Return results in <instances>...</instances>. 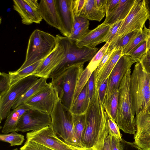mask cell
I'll use <instances>...</instances> for the list:
<instances>
[{"label":"cell","instance_id":"cell-22","mask_svg":"<svg viewBox=\"0 0 150 150\" xmlns=\"http://www.w3.org/2000/svg\"><path fill=\"white\" fill-rule=\"evenodd\" d=\"M30 109L24 104H22L11 111L6 117L2 132L6 134L16 131L18 122L23 114Z\"/></svg>","mask_w":150,"mask_h":150},{"label":"cell","instance_id":"cell-39","mask_svg":"<svg viewBox=\"0 0 150 150\" xmlns=\"http://www.w3.org/2000/svg\"><path fill=\"white\" fill-rule=\"evenodd\" d=\"M115 50V48L112 50H110L109 48L106 54L99 64L98 66L94 71L95 79L98 76L100 72L106 64Z\"/></svg>","mask_w":150,"mask_h":150},{"label":"cell","instance_id":"cell-1","mask_svg":"<svg viewBox=\"0 0 150 150\" xmlns=\"http://www.w3.org/2000/svg\"><path fill=\"white\" fill-rule=\"evenodd\" d=\"M85 117L82 144L83 148H91L94 146L98 137L107 129L103 104L96 87L85 113Z\"/></svg>","mask_w":150,"mask_h":150},{"label":"cell","instance_id":"cell-27","mask_svg":"<svg viewBox=\"0 0 150 150\" xmlns=\"http://www.w3.org/2000/svg\"><path fill=\"white\" fill-rule=\"evenodd\" d=\"M42 61L38 62L20 70L9 71L8 74L10 79V86L13 85L25 78L32 75Z\"/></svg>","mask_w":150,"mask_h":150},{"label":"cell","instance_id":"cell-47","mask_svg":"<svg viewBox=\"0 0 150 150\" xmlns=\"http://www.w3.org/2000/svg\"><path fill=\"white\" fill-rule=\"evenodd\" d=\"M88 83L89 97L91 99L93 95L94 88L95 75L94 71L93 72L89 79Z\"/></svg>","mask_w":150,"mask_h":150},{"label":"cell","instance_id":"cell-12","mask_svg":"<svg viewBox=\"0 0 150 150\" xmlns=\"http://www.w3.org/2000/svg\"><path fill=\"white\" fill-rule=\"evenodd\" d=\"M51 124L50 115L30 109L25 112L19 119L16 131L35 132L50 126Z\"/></svg>","mask_w":150,"mask_h":150},{"label":"cell","instance_id":"cell-7","mask_svg":"<svg viewBox=\"0 0 150 150\" xmlns=\"http://www.w3.org/2000/svg\"><path fill=\"white\" fill-rule=\"evenodd\" d=\"M50 115L51 126L57 136L67 144L74 146L73 114L60 99L56 103Z\"/></svg>","mask_w":150,"mask_h":150},{"label":"cell","instance_id":"cell-38","mask_svg":"<svg viewBox=\"0 0 150 150\" xmlns=\"http://www.w3.org/2000/svg\"><path fill=\"white\" fill-rule=\"evenodd\" d=\"M20 150H53L37 142L26 140Z\"/></svg>","mask_w":150,"mask_h":150},{"label":"cell","instance_id":"cell-9","mask_svg":"<svg viewBox=\"0 0 150 150\" xmlns=\"http://www.w3.org/2000/svg\"><path fill=\"white\" fill-rule=\"evenodd\" d=\"M34 75L25 78L11 86L8 91L0 98V121L7 117L16 102L38 79Z\"/></svg>","mask_w":150,"mask_h":150},{"label":"cell","instance_id":"cell-53","mask_svg":"<svg viewBox=\"0 0 150 150\" xmlns=\"http://www.w3.org/2000/svg\"><path fill=\"white\" fill-rule=\"evenodd\" d=\"M12 150H18V149L17 148H16V149H13Z\"/></svg>","mask_w":150,"mask_h":150},{"label":"cell","instance_id":"cell-14","mask_svg":"<svg viewBox=\"0 0 150 150\" xmlns=\"http://www.w3.org/2000/svg\"><path fill=\"white\" fill-rule=\"evenodd\" d=\"M134 143L144 150H150V107L136 115Z\"/></svg>","mask_w":150,"mask_h":150},{"label":"cell","instance_id":"cell-44","mask_svg":"<svg viewBox=\"0 0 150 150\" xmlns=\"http://www.w3.org/2000/svg\"><path fill=\"white\" fill-rule=\"evenodd\" d=\"M88 22H89V20L84 17L80 16H75L73 31Z\"/></svg>","mask_w":150,"mask_h":150},{"label":"cell","instance_id":"cell-32","mask_svg":"<svg viewBox=\"0 0 150 150\" xmlns=\"http://www.w3.org/2000/svg\"><path fill=\"white\" fill-rule=\"evenodd\" d=\"M103 110L105 122L109 134L111 136L116 137L122 140V135L115 121L103 109Z\"/></svg>","mask_w":150,"mask_h":150},{"label":"cell","instance_id":"cell-29","mask_svg":"<svg viewBox=\"0 0 150 150\" xmlns=\"http://www.w3.org/2000/svg\"><path fill=\"white\" fill-rule=\"evenodd\" d=\"M118 101L117 91L112 94L109 99L104 100L103 105V109L115 121L117 115Z\"/></svg>","mask_w":150,"mask_h":150},{"label":"cell","instance_id":"cell-30","mask_svg":"<svg viewBox=\"0 0 150 150\" xmlns=\"http://www.w3.org/2000/svg\"><path fill=\"white\" fill-rule=\"evenodd\" d=\"M140 31H141L135 30L113 40L110 44L109 49L112 50L115 48V50L118 49H122L123 50Z\"/></svg>","mask_w":150,"mask_h":150},{"label":"cell","instance_id":"cell-24","mask_svg":"<svg viewBox=\"0 0 150 150\" xmlns=\"http://www.w3.org/2000/svg\"><path fill=\"white\" fill-rule=\"evenodd\" d=\"M73 117L72 140L74 146L83 148L81 140L85 127V114L80 115L73 114Z\"/></svg>","mask_w":150,"mask_h":150},{"label":"cell","instance_id":"cell-42","mask_svg":"<svg viewBox=\"0 0 150 150\" xmlns=\"http://www.w3.org/2000/svg\"><path fill=\"white\" fill-rule=\"evenodd\" d=\"M108 78L103 81L98 89L99 97L100 101L103 105L105 98L107 86Z\"/></svg>","mask_w":150,"mask_h":150},{"label":"cell","instance_id":"cell-35","mask_svg":"<svg viewBox=\"0 0 150 150\" xmlns=\"http://www.w3.org/2000/svg\"><path fill=\"white\" fill-rule=\"evenodd\" d=\"M89 22L86 23L80 27L73 31L69 38L76 41L88 33L90 31L89 29Z\"/></svg>","mask_w":150,"mask_h":150},{"label":"cell","instance_id":"cell-36","mask_svg":"<svg viewBox=\"0 0 150 150\" xmlns=\"http://www.w3.org/2000/svg\"><path fill=\"white\" fill-rule=\"evenodd\" d=\"M146 40L144 41L128 55L133 59L139 62L141 59L146 52Z\"/></svg>","mask_w":150,"mask_h":150},{"label":"cell","instance_id":"cell-48","mask_svg":"<svg viewBox=\"0 0 150 150\" xmlns=\"http://www.w3.org/2000/svg\"><path fill=\"white\" fill-rule=\"evenodd\" d=\"M95 1L98 8L106 15L107 0H95Z\"/></svg>","mask_w":150,"mask_h":150},{"label":"cell","instance_id":"cell-20","mask_svg":"<svg viewBox=\"0 0 150 150\" xmlns=\"http://www.w3.org/2000/svg\"><path fill=\"white\" fill-rule=\"evenodd\" d=\"M136 0H120L115 8L106 16L103 22L111 25L116 22L124 20L128 14Z\"/></svg>","mask_w":150,"mask_h":150},{"label":"cell","instance_id":"cell-23","mask_svg":"<svg viewBox=\"0 0 150 150\" xmlns=\"http://www.w3.org/2000/svg\"><path fill=\"white\" fill-rule=\"evenodd\" d=\"M91 99L89 97L87 82L70 108V111L74 115L85 114L88 107Z\"/></svg>","mask_w":150,"mask_h":150},{"label":"cell","instance_id":"cell-16","mask_svg":"<svg viewBox=\"0 0 150 150\" xmlns=\"http://www.w3.org/2000/svg\"><path fill=\"white\" fill-rule=\"evenodd\" d=\"M56 46L45 58L42 60L33 75L47 79L53 71L60 64L64 57L63 48L57 41Z\"/></svg>","mask_w":150,"mask_h":150},{"label":"cell","instance_id":"cell-28","mask_svg":"<svg viewBox=\"0 0 150 150\" xmlns=\"http://www.w3.org/2000/svg\"><path fill=\"white\" fill-rule=\"evenodd\" d=\"M142 31L139 32L123 50L122 55H128L144 41L148 37V28L145 25Z\"/></svg>","mask_w":150,"mask_h":150},{"label":"cell","instance_id":"cell-43","mask_svg":"<svg viewBox=\"0 0 150 150\" xmlns=\"http://www.w3.org/2000/svg\"><path fill=\"white\" fill-rule=\"evenodd\" d=\"M121 142L122 146V150H144L137 145L134 142H128L122 139Z\"/></svg>","mask_w":150,"mask_h":150},{"label":"cell","instance_id":"cell-46","mask_svg":"<svg viewBox=\"0 0 150 150\" xmlns=\"http://www.w3.org/2000/svg\"><path fill=\"white\" fill-rule=\"evenodd\" d=\"M120 0H107L106 16L112 11L116 7Z\"/></svg>","mask_w":150,"mask_h":150},{"label":"cell","instance_id":"cell-31","mask_svg":"<svg viewBox=\"0 0 150 150\" xmlns=\"http://www.w3.org/2000/svg\"><path fill=\"white\" fill-rule=\"evenodd\" d=\"M110 43L108 42L105 44L95 54L86 67L92 74L97 69L99 64L108 51Z\"/></svg>","mask_w":150,"mask_h":150},{"label":"cell","instance_id":"cell-50","mask_svg":"<svg viewBox=\"0 0 150 150\" xmlns=\"http://www.w3.org/2000/svg\"><path fill=\"white\" fill-rule=\"evenodd\" d=\"M146 51L150 48V29H148V37L146 40Z\"/></svg>","mask_w":150,"mask_h":150},{"label":"cell","instance_id":"cell-15","mask_svg":"<svg viewBox=\"0 0 150 150\" xmlns=\"http://www.w3.org/2000/svg\"><path fill=\"white\" fill-rule=\"evenodd\" d=\"M13 8L21 18L23 24H40L42 19L39 12L37 0H13Z\"/></svg>","mask_w":150,"mask_h":150},{"label":"cell","instance_id":"cell-40","mask_svg":"<svg viewBox=\"0 0 150 150\" xmlns=\"http://www.w3.org/2000/svg\"><path fill=\"white\" fill-rule=\"evenodd\" d=\"M86 0H73L72 8L75 16H79L83 8Z\"/></svg>","mask_w":150,"mask_h":150},{"label":"cell","instance_id":"cell-3","mask_svg":"<svg viewBox=\"0 0 150 150\" xmlns=\"http://www.w3.org/2000/svg\"><path fill=\"white\" fill-rule=\"evenodd\" d=\"M131 75L130 69L123 76L118 89V105L115 122L120 129L125 133L134 135L136 127L130 93Z\"/></svg>","mask_w":150,"mask_h":150},{"label":"cell","instance_id":"cell-5","mask_svg":"<svg viewBox=\"0 0 150 150\" xmlns=\"http://www.w3.org/2000/svg\"><path fill=\"white\" fill-rule=\"evenodd\" d=\"M56 43L55 36L38 29L35 30L29 39L25 60L17 70L44 59L53 50Z\"/></svg>","mask_w":150,"mask_h":150},{"label":"cell","instance_id":"cell-21","mask_svg":"<svg viewBox=\"0 0 150 150\" xmlns=\"http://www.w3.org/2000/svg\"><path fill=\"white\" fill-rule=\"evenodd\" d=\"M122 49L115 50L98 76L95 79L94 87L98 90L103 81L109 77L114 67L122 55Z\"/></svg>","mask_w":150,"mask_h":150},{"label":"cell","instance_id":"cell-49","mask_svg":"<svg viewBox=\"0 0 150 150\" xmlns=\"http://www.w3.org/2000/svg\"><path fill=\"white\" fill-rule=\"evenodd\" d=\"M111 136L109 134L107 137L103 145L100 150H111Z\"/></svg>","mask_w":150,"mask_h":150},{"label":"cell","instance_id":"cell-51","mask_svg":"<svg viewBox=\"0 0 150 150\" xmlns=\"http://www.w3.org/2000/svg\"><path fill=\"white\" fill-rule=\"evenodd\" d=\"M73 150H96L93 147L91 148H78L72 146Z\"/></svg>","mask_w":150,"mask_h":150},{"label":"cell","instance_id":"cell-45","mask_svg":"<svg viewBox=\"0 0 150 150\" xmlns=\"http://www.w3.org/2000/svg\"><path fill=\"white\" fill-rule=\"evenodd\" d=\"M121 140L116 137L111 136V150H122Z\"/></svg>","mask_w":150,"mask_h":150},{"label":"cell","instance_id":"cell-52","mask_svg":"<svg viewBox=\"0 0 150 150\" xmlns=\"http://www.w3.org/2000/svg\"><path fill=\"white\" fill-rule=\"evenodd\" d=\"M149 21V28L150 29V15H149V17L148 18Z\"/></svg>","mask_w":150,"mask_h":150},{"label":"cell","instance_id":"cell-18","mask_svg":"<svg viewBox=\"0 0 150 150\" xmlns=\"http://www.w3.org/2000/svg\"><path fill=\"white\" fill-rule=\"evenodd\" d=\"M110 27V25L103 23L76 41V45L80 47H96L97 45L104 42L105 38Z\"/></svg>","mask_w":150,"mask_h":150},{"label":"cell","instance_id":"cell-4","mask_svg":"<svg viewBox=\"0 0 150 150\" xmlns=\"http://www.w3.org/2000/svg\"><path fill=\"white\" fill-rule=\"evenodd\" d=\"M130 90L134 115L150 107V75L146 72L139 62H136L131 74Z\"/></svg>","mask_w":150,"mask_h":150},{"label":"cell","instance_id":"cell-10","mask_svg":"<svg viewBox=\"0 0 150 150\" xmlns=\"http://www.w3.org/2000/svg\"><path fill=\"white\" fill-rule=\"evenodd\" d=\"M59 99L57 90L51 82L44 88L24 104L30 109L50 115L56 103Z\"/></svg>","mask_w":150,"mask_h":150},{"label":"cell","instance_id":"cell-8","mask_svg":"<svg viewBox=\"0 0 150 150\" xmlns=\"http://www.w3.org/2000/svg\"><path fill=\"white\" fill-rule=\"evenodd\" d=\"M149 16L145 0H136L113 40L135 30L142 31Z\"/></svg>","mask_w":150,"mask_h":150},{"label":"cell","instance_id":"cell-17","mask_svg":"<svg viewBox=\"0 0 150 150\" xmlns=\"http://www.w3.org/2000/svg\"><path fill=\"white\" fill-rule=\"evenodd\" d=\"M61 23L60 31L64 36L69 37L73 31L75 16L73 0H55Z\"/></svg>","mask_w":150,"mask_h":150},{"label":"cell","instance_id":"cell-41","mask_svg":"<svg viewBox=\"0 0 150 150\" xmlns=\"http://www.w3.org/2000/svg\"><path fill=\"white\" fill-rule=\"evenodd\" d=\"M139 62L146 72L150 75V52L149 51L143 55Z\"/></svg>","mask_w":150,"mask_h":150},{"label":"cell","instance_id":"cell-25","mask_svg":"<svg viewBox=\"0 0 150 150\" xmlns=\"http://www.w3.org/2000/svg\"><path fill=\"white\" fill-rule=\"evenodd\" d=\"M46 79L40 78L33 84L16 102L12 107L13 110L20 105L24 103L44 88L49 84Z\"/></svg>","mask_w":150,"mask_h":150},{"label":"cell","instance_id":"cell-6","mask_svg":"<svg viewBox=\"0 0 150 150\" xmlns=\"http://www.w3.org/2000/svg\"><path fill=\"white\" fill-rule=\"evenodd\" d=\"M84 63L70 67L51 81L56 88L62 103L69 110L75 101L79 80L84 70Z\"/></svg>","mask_w":150,"mask_h":150},{"label":"cell","instance_id":"cell-2","mask_svg":"<svg viewBox=\"0 0 150 150\" xmlns=\"http://www.w3.org/2000/svg\"><path fill=\"white\" fill-rule=\"evenodd\" d=\"M55 37L57 41L63 48L64 57L51 73L50 78L52 80L57 78L73 65L90 62L98 50L97 47H79L76 45V41L68 37L59 34Z\"/></svg>","mask_w":150,"mask_h":150},{"label":"cell","instance_id":"cell-33","mask_svg":"<svg viewBox=\"0 0 150 150\" xmlns=\"http://www.w3.org/2000/svg\"><path fill=\"white\" fill-rule=\"evenodd\" d=\"M0 140L9 143L11 146H13L22 145L25 138L23 135L17 133L16 131H13L9 134H1Z\"/></svg>","mask_w":150,"mask_h":150},{"label":"cell","instance_id":"cell-37","mask_svg":"<svg viewBox=\"0 0 150 150\" xmlns=\"http://www.w3.org/2000/svg\"><path fill=\"white\" fill-rule=\"evenodd\" d=\"M123 20L118 21L111 25V27L105 38L104 42H108L111 43L122 24Z\"/></svg>","mask_w":150,"mask_h":150},{"label":"cell","instance_id":"cell-19","mask_svg":"<svg viewBox=\"0 0 150 150\" xmlns=\"http://www.w3.org/2000/svg\"><path fill=\"white\" fill-rule=\"evenodd\" d=\"M39 12L47 24L60 30L61 23L55 0H40Z\"/></svg>","mask_w":150,"mask_h":150},{"label":"cell","instance_id":"cell-13","mask_svg":"<svg viewBox=\"0 0 150 150\" xmlns=\"http://www.w3.org/2000/svg\"><path fill=\"white\" fill-rule=\"evenodd\" d=\"M138 61L129 55H123L120 57L108 78L104 100L109 99L112 94L118 90L120 83L132 64Z\"/></svg>","mask_w":150,"mask_h":150},{"label":"cell","instance_id":"cell-11","mask_svg":"<svg viewBox=\"0 0 150 150\" xmlns=\"http://www.w3.org/2000/svg\"><path fill=\"white\" fill-rule=\"evenodd\" d=\"M26 138V140L37 142L53 150H73L72 146L59 138L51 125L27 133Z\"/></svg>","mask_w":150,"mask_h":150},{"label":"cell","instance_id":"cell-34","mask_svg":"<svg viewBox=\"0 0 150 150\" xmlns=\"http://www.w3.org/2000/svg\"><path fill=\"white\" fill-rule=\"evenodd\" d=\"M10 79L9 74L0 73V98L3 96L10 88Z\"/></svg>","mask_w":150,"mask_h":150},{"label":"cell","instance_id":"cell-26","mask_svg":"<svg viewBox=\"0 0 150 150\" xmlns=\"http://www.w3.org/2000/svg\"><path fill=\"white\" fill-rule=\"evenodd\" d=\"M105 15L97 7L95 0H86L83 8L79 16L88 20L100 21Z\"/></svg>","mask_w":150,"mask_h":150}]
</instances>
